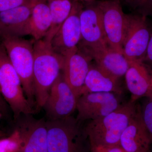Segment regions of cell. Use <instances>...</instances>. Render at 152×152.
Listing matches in <instances>:
<instances>
[{
    "label": "cell",
    "mask_w": 152,
    "mask_h": 152,
    "mask_svg": "<svg viewBox=\"0 0 152 152\" xmlns=\"http://www.w3.org/2000/svg\"><path fill=\"white\" fill-rule=\"evenodd\" d=\"M34 0L15 8L0 12V37H22L28 35V22Z\"/></svg>",
    "instance_id": "15"
},
{
    "label": "cell",
    "mask_w": 152,
    "mask_h": 152,
    "mask_svg": "<svg viewBox=\"0 0 152 152\" xmlns=\"http://www.w3.org/2000/svg\"><path fill=\"white\" fill-rule=\"evenodd\" d=\"M51 16L47 1L34 0L28 24V35L34 41L44 39L51 26Z\"/></svg>",
    "instance_id": "19"
},
{
    "label": "cell",
    "mask_w": 152,
    "mask_h": 152,
    "mask_svg": "<svg viewBox=\"0 0 152 152\" xmlns=\"http://www.w3.org/2000/svg\"><path fill=\"white\" fill-rule=\"evenodd\" d=\"M142 61L152 73V31L145 55Z\"/></svg>",
    "instance_id": "25"
},
{
    "label": "cell",
    "mask_w": 152,
    "mask_h": 152,
    "mask_svg": "<svg viewBox=\"0 0 152 152\" xmlns=\"http://www.w3.org/2000/svg\"><path fill=\"white\" fill-rule=\"evenodd\" d=\"M4 134H0V137H2L3 136H4Z\"/></svg>",
    "instance_id": "32"
},
{
    "label": "cell",
    "mask_w": 152,
    "mask_h": 152,
    "mask_svg": "<svg viewBox=\"0 0 152 152\" xmlns=\"http://www.w3.org/2000/svg\"><path fill=\"white\" fill-rule=\"evenodd\" d=\"M145 98L142 105L139 107L142 121L152 142V94Z\"/></svg>",
    "instance_id": "22"
},
{
    "label": "cell",
    "mask_w": 152,
    "mask_h": 152,
    "mask_svg": "<svg viewBox=\"0 0 152 152\" xmlns=\"http://www.w3.org/2000/svg\"><path fill=\"white\" fill-rule=\"evenodd\" d=\"M33 70L35 111L43 108L51 88L62 70L63 56L44 39L34 41Z\"/></svg>",
    "instance_id": "1"
},
{
    "label": "cell",
    "mask_w": 152,
    "mask_h": 152,
    "mask_svg": "<svg viewBox=\"0 0 152 152\" xmlns=\"http://www.w3.org/2000/svg\"><path fill=\"white\" fill-rule=\"evenodd\" d=\"M127 4L134 9H137L142 0H124Z\"/></svg>",
    "instance_id": "27"
},
{
    "label": "cell",
    "mask_w": 152,
    "mask_h": 152,
    "mask_svg": "<svg viewBox=\"0 0 152 152\" xmlns=\"http://www.w3.org/2000/svg\"><path fill=\"white\" fill-rule=\"evenodd\" d=\"M100 13L104 34L107 44L123 53L122 44L126 14L120 0H102L96 3Z\"/></svg>",
    "instance_id": "7"
},
{
    "label": "cell",
    "mask_w": 152,
    "mask_h": 152,
    "mask_svg": "<svg viewBox=\"0 0 152 152\" xmlns=\"http://www.w3.org/2000/svg\"><path fill=\"white\" fill-rule=\"evenodd\" d=\"M42 1H47V0H42Z\"/></svg>",
    "instance_id": "33"
},
{
    "label": "cell",
    "mask_w": 152,
    "mask_h": 152,
    "mask_svg": "<svg viewBox=\"0 0 152 152\" xmlns=\"http://www.w3.org/2000/svg\"><path fill=\"white\" fill-rule=\"evenodd\" d=\"M147 17L140 13L126 14L122 52L128 61H142L145 57L152 31Z\"/></svg>",
    "instance_id": "6"
},
{
    "label": "cell",
    "mask_w": 152,
    "mask_h": 152,
    "mask_svg": "<svg viewBox=\"0 0 152 152\" xmlns=\"http://www.w3.org/2000/svg\"><path fill=\"white\" fill-rule=\"evenodd\" d=\"M73 1H86L88 2H92L94 1L95 0H72Z\"/></svg>",
    "instance_id": "29"
},
{
    "label": "cell",
    "mask_w": 152,
    "mask_h": 152,
    "mask_svg": "<svg viewBox=\"0 0 152 152\" xmlns=\"http://www.w3.org/2000/svg\"><path fill=\"white\" fill-rule=\"evenodd\" d=\"M80 18L81 39L78 48H90L107 43L100 13L96 3L83 7Z\"/></svg>",
    "instance_id": "14"
},
{
    "label": "cell",
    "mask_w": 152,
    "mask_h": 152,
    "mask_svg": "<svg viewBox=\"0 0 152 152\" xmlns=\"http://www.w3.org/2000/svg\"><path fill=\"white\" fill-rule=\"evenodd\" d=\"M129 67L125 75L127 87L131 96L130 100L136 102L139 99L148 96L151 90V72L142 61H129Z\"/></svg>",
    "instance_id": "17"
},
{
    "label": "cell",
    "mask_w": 152,
    "mask_h": 152,
    "mask_svg": "<svg viewBox=\"0 0 152 152\" xmlns=\"http://www.w3.org/2000/svg\"><path fill=\"white\" fill-rule=\"evenodd\" d=\"M78 98L61 73L51 88L43 107L49 120L72 116L76 110Z\"/></svg>",
    "instance_id": "9"
},
{
    "label": "cell",
    "mask_w": 152,
    "mask_h": 152,
    "mask_svg": "<svg viewBox=\"0 0 152 152\" xmlns=\"http://www.w3.org/2000/svg\"><path fill=\"white\" fill-rule=\"evenodd\" d=\"M63 56V77L78 98L92 60L78 47L68 52Z\"/></svg>",
    "instance_id": "11"
},
{
    "label": "cell",
    "mask_w": 152,
    "mask_h": 152,
    "mask_svg": "<svg viewBox=\"0 0 152 152\" xmlns=\"http://www.w3.org/2000/svg\"><path fill=\"white\" fill-rule=\"evenodd\" d=\"M0 134H4V133L3 132H1V130H0Z\"/></svg>",
    "instance_id": "31"
},
{
    "label": "cell",
    "mask_w": 152,
    "mask_h": 152,
    "mask_svg": "<svg viewBox=\"0 0 152 152\" xmlns=\"http://www.w3.org/2000/svg\"><path fill=\"white\" fill-rule=\"evenodd\" d=\"M90 152H126L120 145L114 146L97 145L91 147Z\"/></svg>",
    "instance_id": "24"
},
{
    "label": "cell",
    "mask_w": 152,
    "mask_h": 152,
    "mask_svg": "<svg viewBox=\"0 0 152 152\" xmlns=\"http://www.w3.org/2000/svg\"><path fill=\"white\" fill-rule=\"evenodd\" d=\"M119 95L114 93H90L80 96L77 101L76 119L80 122L102 118L122 105Z\"/></svg>",
    "instance_id": "8"
},
{
    "label": "cell",
    "mask_w": 152,
    "mask_h": 152,
    "mask_svg": "<svg viewBox=\"0 0 152 152\" xmlns=\"http://www.w3.org/2000/svg\"><path fill=\"white\" fill-rule=\"evenodd\" d=\"M51 16V26L44 38L50 43L52 39L70 14L73 7L72 0H47Z\"/></svg>",
    "instance_id": "20"
},
{
    "label": "cell",
    "mask_w": 152,
    "mask_h": 152,
    "mask_svg": "<svg viewBox=\"0 0 152 152\" xmlns=\"http://www.w3.org/2000/svg\"><path fill=\"white\" fill-rule=\"evenodd\" d=\"M152 143L142 121L138 105L135 115L121 136L120 145L126 152H151Z\"/></svg>",
    "instance_id": "16"
},
{
    "label": "cell",
    "mask_w": 152,
    "mask_h": 152,
    "mask_svg": "<svg viewBox=\"0 0 152 152\" xmlns=\"http://www.w3.org/2000/svg\"><path fill=\"white\" fill-rule=\"evenodd\" d=\"M4 99L1 93H0V110L3 113H5L4 110H5V108L4 107L5 105L4 102Z\"/></svg>",
    "instance_id": "28"
},
{
    "label": "cell",
    "mask_w": 152,
    "mask_h": 152,
    "mask_svg": "<svg viewBox=\"0 0 152 152\" xmlns=\"http://www.w3.org/2000/svg\"><path fill=\"white\" fill-rule=\"evenodd\" d=\"M151 75V90L152 91V73Z\"/></svg>",
    "instance_id": "30"
},
{
    "label": "cell",
    "mask_w": 152,
    "mask_h": 152,
    "mask_svg": "<svg viewBox=\"0 0 152 152\" xmlns=\"http://www.w3.org/2000/svg\"><path fill=\"white\" fill-rule=\"evenodd\" d=\"M21 145L20 134L16 129L8 137L0 140V152H20Z\"/></svg>",
    "instance_id": "21"
},
{
    "label": "cell",
    "mask_w": 152,
    "mask_h": 152,
    "mask_svg": "<svg viewBox=\"0 0 152 152\" xmlns=\"http://www.w3.org/2000/svg\"><path fill=\"white\" fill-rule=\"evenodd\" d=\"M137 10L139 13L146 16L152 15V0H142Z\"/></svg>",
    "instance_id": "26"
},
{
    "label": "cell",
    "mask_w": 152,
    "mask_h": 152,
    "mask_svg": "<svg viewBox=\"0 0 152 152\" xmlns=\"http://www.w3.org/2000/svg\"><path fill=\"white\" fill-rule=\"evenodd\" d=\"M83 7L80 2L73 1L70 14L51 41V45L54 50L62 56L78 47L80 42L81 34L80 15Z\"/></svg>",
    "instance_id": "10"
},
{
    "label": "cell",
    "mask_w": 152,
    "mask_h": 152,
    "mask_svg": "<svg viewBox=\"0 0 152 152\" xmlns=\"http://www.w3.org/2000/svg\"><path fill=\"white\" fill-rule=\"evenodd\" d=\"M1 40L11 64L20 79L25 94L35 110L33 78L34 42L23 37H6Z\"/></svg>",
    "instance_id": "4"
},
{
    "label": "cell",
    "mask_w": 152,
    "mask_h": 152,
    "mask_svg": "<svg viewBox=\"0 0 152 152\" xmlns=\"http://www.w3.org/2000/svg\"><path fill=\"white\" fill-rule=\"evenodd\" d=\"M32 0H0V12L30 3Z\"/></svg>",
    "instance_id": "23"
},
{
    "label": "cell",
    "mask_w": 152,
    "mask_h": 152,
    "mask_svg": "<svg viewBox=\"0 0 152 152\" xmlns=\"http://www.w3.org/2000/svg\"><path fill=\"white\" fill-rule=\"evenodd\" d=\"M118 81L119 79L109 75L96 65H91L80 96L87 93L98 92L114 93L121 95L123 91Z\"/></svg>",
    "instance_id": "18"
},
{
    "label": "cell",
    "mask_w": 152,
    "mask_h": 152,
    "mask_svg": "<svg viewBox=\"0 0 152 152\" xmlns=\"http://www.w3.org/2000/svg\"><path fill=\"white\" fill-rule=\"evenodd\" d=\"M83 123L72 116L47 121L48 152H90Z\"/></svg>",
    "instance_id": "3"
},
{
    "label": "cell",
    "mask_w": 152,
    "mask_h": 152,
    "mask_svg": "<svg viewBox=\"0 0 152 152\" xmlns=\"http://www.w3.org/2000/svg\"><path fill=\"white\" fill-rule=\"evenodd\" d=\"M79 48L94 60L97 66L116 78L124 76L129 67V61L123 54L112 48L107 43Z\"/></svg>",
    "instance_id": "13"
},
{
    "label": "cell",
    "mask_w": 152,
    "mask_h": 152,
    "mask_svg": "<svg viewBox=\"0 0 152 152\" xmlns=\"http://www.w3.org/2000/svg\"><path fill=\"white\" fill-rule=\"evenodd\" d=\"M31 115H22L16 128L21 140L20 152H48L47 121Z\"/></svg>",
    "instance_id": "12"
},
{
    "label": "cell",
    "mask_w": 152,
    "mask_h": 152,
    "mask_svg": "<svg viewBox=\"0 0 152 152\" xmlns=\"http://www.w3.org/2000/svg\"><path fill=\"white\" fill-rule=\"evenodd\" d=\"M0 93L10 106L15 120L35 112L25 94L20 79L2 43L0 44Z\"/></svg>",
    "instance_id": "5"
},
{
    "label": "cell",
    "mask_w": 152,
    "mask_h": 152,
    "mask_svg": "<svg viewBox=\"0 0 152 152\" xmlns=\"http://www.w3.org/2000/svg\"><path fill=\"white\" fill-rule=\"evenodd\" d=\"M138 105L129 100L115 110L85 126L91 147L120 145L121 136L135 115Z\"/></svg>",
    "instance_id": "2"
}]
</instances>
